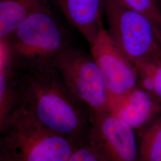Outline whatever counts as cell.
<instances>
[{
    "mask_svg": "<svg viewBox=\"0 0 161 161\" xmlns=\"http://www.w3.org/2000/svg\"><path fill=\"white\" fill-rule=\"evenodd\" d=\"M16 106L41 125L73 141L88 142L90 113L71 92L52 64L16 68Z\"/></svg>",
    "mask_w": 161,
    "mask_h": 161,
    "instance_id": "obj_1",
    "label": "cell"
},
{
    "mask_svg": "<svg viewBox=\"0 0 161 161\" xmlns=\"http://www.w3.org/2000/svg\"><path fill=\"white\" fill-rule=\"evenodd\" d=\"M0 161H68L78 146L17 106L0 127Z\"/></svg>",
    "mask_w": 161,
    "mask_h": 161,
    "instance_id": "obj_2",
    "label": "cell"
},
{
    "mask_svg": "<svg viewBox=\"0 0 161 161\" xmlns=\"http://www.w3.org/2000/svg\"><path fill=\"white\" fill-rule=\"evenodd\" d=\"M4 41L13 66L17 68L52 64L54 58L68 46L47 4L31 13Z\"/></svg>",
    "mask_w": 161,
    "mask_h": 161,
    "instance_id": "obj_3",
    "label": "cell"
},
{
    "mask_svg": "<svg viewBox=\"0 0 161 161\" xmlns=\"http://www.w3.org/2000/svg\"><path fill=\"white\" fill-rule=\"evenodd\" d=\"M103 13L110 36L135 66L161 50V34L144 14L120 0H103Z\"/></svg>",
    "mask_w": 161,
    "mask_h": 161,
    "instance_id": "obj_4",
    "label": "cell"
},
{
    "mask_svg": "<svg viewBox=\"0 0 161 161\" xmlns=\"http://www.w3.org/2000/svg\"><path fill=\"white\" fill-rule=\"evenodd\" d=\"M52 64L90 114L109 110L105 82L91 54L68 46Z\"/></svg>",
    "mask_w": 161,
    "mask_h": 161,
    "instance_id": "obj_5",
    "label": "cell"
},
{
    "mask_svg": "<svg viewBox=\"0 0 161 161\" xmlns=\"http://www.w3.org/2000/svg\"><path fill=\"white\" fill-rule=\"evenodd\" d=\"M88 142L106 161H140L136 130L115 112L90 113Z\"/></svg>",
    "mask_w": 161,
    "mask_h": 161,
    "instance_id": "obj_6",
    "label": "cell"
},
{
    "mask_svg": "<svg viewBox=\"0 0 161 161\" xmlns=\"http://www.w3.org/2000/svg\"><path fill=\"white\" fill-rule=\"evenodd\" d=\"M90 54L103 77L110 102L123 97L138 86V71L103 27L90 44Z\"/></svg>",
    "mask_w": 161,
    "mask_h": 161,
    "instance_id": "obj_7",
    "label": "cell"
},
{
    "mask_svg": "<svg viewBox=\"0 0 161 161\" xmlns=\"http://www.w3.org/2000/svg\"><path fill=\"white\" fill-rule=\"evenodd\" d=\"M109 109L137 130L161 114V103L138 86L123 97L110 102Z\"/></svg>",
    "mask_w": 161,
    "mask_h": 161,
    "instance_id": "obj_8",
    "label": "cell"
},
{
    "mask_svg": "<svg viewBox=\"0 0 161 161\" xmlns=\"http://www.w3.org/2000/svg\"><path fill=\"white\" fill-rule=\"evenodd\" d=\"M67 20L90 44L103 27V0H56Z\"/></svg>",
    "mask_w": 161,
    "mask_h": 161,
    "instance_id": "obj_9",
    "label": "cell"
},
{
    "mask_svg": "<svg viewBox=\"0 0 161 161\" xmlns=\"http://www.w3.org/2000/svg\"><path fill=\"white\" fill-rule=\"evenodd\" d=\"M0 56V127L16 106L14 67L6 41H1Z\"/></svg>",
    "mask_w": 161,
    "mask_h": 161,
    "instance_id": "obj_10",
    "label": "cell"
},
{
    "mask_svg": "<svg viewBox=\"0 0 161 161\" xmlns=\"http://www.w3.org/2000/svg\"><path fill=\"white\" fill-rule=\"evenodd\" d=\"M47 0H0V40H6L29 15Z\"/></svg>",
    "mask_w": 161,
    "mask_h": 161,
    "instance_id": "obj_11",
    "label": "cell"
},
{
    "mask_svg": "<svg viewBox=\"0 0 161 161\" xmlns=\"http://www.w3.org/2000/svg\"><path fill=\"white\" fill-rule=\"evenodd\" d=\"M136 133L140 161H161V113Z\"/></svg>",
    "mask_w": 161,
    "mask_h": 161,
    "instance_id": "obj_12",
    "label": "cell"
},
{
    "mask_svg": "<svg viewBox=\"0 0 161 161\" xmlns=\"http://www.w3.org/2000/svg\"><path fill=\"white\" fill-rule=\"evenodd\" d=\"M125 5L149 18L161 34V10L156 0H120Z\"/></svg>",
    "mask_w": 161,
    "mask_h": 161,
    "instance_id": "obj_13",
    "label": "cell"
},
{
    "mask_svg": "<svg viewBox=\"0 0 161 161\" xmlns=\"http://www.w3.org/2000/svg\"><path fill=\"white\" fill-rule=\"evenodd\" d=\"M139 64H143L149 70L153 80V97L161 103V58L154 56Z\"/></svg>",
    "mask_w": 161,
    "mask_h": 161,
    "instance_id": "obj_14",
    "label": "cell"
},
{
    "mask_svg": "<svg viewBox=\"0 0 161 161\" xmlns=\"http://www.w3.org/2000/svg\"><path fill=\"white\" fill-rule=\"evenodd\" d=\"M68 161H106L88 142L78 145Z\"/></svg>",
    "mask_w": 161,
    "mask_h": 161,
    "instance_id": "obj_15",
    "label": "cell"
},
{
    "mask_svg": "<svg viewBox=\"0 0 161 161\" xmlns=\"http://www.w3.org/2000/svg\"><path fill=\"white\" fill-rule=\"evenodd\" d=\"M156 56H158V58H161V50H160V51H159V53H158V54H157V55H156Z\"/></svg>",
    "mask_w": 161,
    "mask_h": 161,
    "instance_id": "obj_16",
    "label": "cell"
},
{
    "mask_svg": "<svg viewBox=\"0 0 161 161\" xmlns=\"http://www.w3.org/2000/svg\"><path fill=\"white\" fill-rule=\"evenodd\" d=\"M156 2L158 3V4L159 5L160 3H161V0H156Z\"/></svg>",
    "mask_w": 161,
    "mask_h": 161,
    "instance_id": "obj_17",
    "label": "cell"
}]
</instances>
